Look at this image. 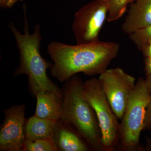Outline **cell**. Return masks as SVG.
<instances>
[{
    "label": "cell",
    "instance_id": "e0dca14e",
    "mask_svg": "<svg viewBox=\"0 0 151 151\" xmlns=\"http://www.w3.org/2000/svg\"><path fill=\"white\" fill-rule=\"evenodd\" d=\"M19 1L23 0H0V5L2 8L9 9Z\"/></svg>",
    "mask_w": 151,
    "mask_h": 151
},
{
    "label": "cell",
    "instance_id": "6da1fadb",
    "mask_svg": "<svg viewBox=\"0 0 151 151\" xmlns=\"http://www.w3.org/2000/svg\"><path fill=\"white\" fill-rule=\"evenodd\" d=\"M119 44L111 41L95 42L75 45L52 41L47 52L53 61L52 76L64 82L78 73L92 76L100 74L118 55Z\"/></svg>",
    "mask_w": 151,
    "mask_h": 151
},
{
    "label": "cell",
    "instance_id": "8fae6325",
    "mask_svg": "<svg viewBox=\"0 0 151 151\" xmlns=\"http://www.w3.org/2000/svg\"><path fill=\"white\" fill-rule=\"evenodd\" d=\"M69 124L61 119L56 122L54 139L59 151H87L88 147L69 128Z\"/></svg>",
    "mask_w": 151,
    "mask_h": 151
},
{
    "label": "cell",
    "instance_id": "9a60e30c",
    "mask_svg": "<svg viewBox=\"0 0 151 151\" xmlns=\"http://www.w3.org/2000/svg\"><path fill=\"white\" fill-rule=\"evenodd\" d=\"M130 40L140 51L151 42V25L136 31L129 35Z\"/></svg>",
    "mask_w": 151,
    "mask_h": 151
},
{
    "label": "cell",
    "instance_id": "7a4b0ae2",
    "mask_svg": "<svg viewBox=\"0 0 151 151\" xmlns=\"http://www.w3.org/2000/svg\"><path fill=\"white\" fill-rule=\"evenodd\" d=\"M24 33H21L11 22L9 27L14 37L19 53V65L14 75L27 76L30 92L36 96L40 91L61 92L60 90L50 79L47 70L52 64L44 59L40 53L42 40L40 25L35 26L33 33L30 34L26 11L24 10Z\"/></svg>",
    "mask_w": 151,
    "mask_h": 151
},
{
    "label": "cell",
    "instance_id": "4fadbf2b",
    "mask_svg": "<svg viewBox=\"0 0 151 151\" xmlns=\"http://www.w3.org/2000/svg\"><path fill=\"white\" fill-rule=\"evenodd\" d=\"M54 138L30 141L25 140L22 151H58Z\"/></svg>",
    "mask_w": 151,
    "mask_h": 151
},
{
    "label": "cell",
    "instance_id": "30bf717a",
    "mask_svg": "<svg viewBox=\"0 0 151 151\" xmlns=\"http://www.w3.org/2000/svg\"><path fill=\"white\" fill-rule=\"evenodd\" d=\"M35 97L37 105L35 116L55 122L60 120L62 110V91H40Z\"/></svg>",
    "mask_w": 151,
    "mask_h": 151
},
{
    "label": "cell",
    "instance_id": "ba28073f",
    "mask_svg": "<svg viewBox=\"0 0 151 151\" xmlns=\"http://www.w3.org/2000/svg\"><path fill=\"white\" fill-rule=\"evenodd\" d=\"M25 105H13L4 111L5 118L0 130V150L22 151L25 140Z\"/></svg>",
    "mask_w": 151,
    "mask_h": 151
},
{
    "label": "cell",
    "instance_id": "7c38bea8",
    "mask_svg": "<svg viewBox=\"0 0 151 151\" xmlns=\"http://www.w3.org/2000/svg\"><path fill=\"white\" fill-rule=\"evenodd\" d=\"M56 122L32 116L27 120L25 127V139L33 141L54 138Z\"/></svg>",
    "mask_w": 151,
    "mask_h": 151
},
{
    "label": "cell",
    "instance_id": "5b68a950",
    "mask_svg": "<svg viewBox=\"0 0 151 151\" xmlns=\"http://www.w3.org/2000/svg\"><path fill=\"white\" fill-rule=\"evenodd\" d=\"M84 94L94 109L101 129L103 149L112 148L119 136V125L100 85L98 78H92L83 84Z\"/></svg>",
    "mask_w": 151,
    "mask_h": 151
},
{
    "label": "cell",
    "instance_id": "44dd1931",
    "mask_svg": "<svg viewBox=\"0 0 151 151\" xmlns=\"http://www.w3.org/2000/svg\"><path fill=\"white\" fill-rule=\"evenodd\" d=\"M146 81L148 85L151 89V76L147 75V78H146Z\"/></svg>",
    "mask_w": 151,
    "mask_h": 151
},
{
    "label": "cell",
    "instance_id": "8992f818",
    "mask_svg": "<svg viewBox=\"0 0 151 151\" xmlns=\"http://www.w3.org/2000/svg\"><path fill=\"white\" fill-rule=\"evenodd\" d=\"M108 10V0H94L76 12L72 29L77 44L99 41V34L107 19Z\"/></svg>",
    "mask_w": 151,
    "mask_h": 151
},
{
    "label": "cell",
    "instance_id": "d6986e66",
    "mask_svg": "<svg viewBox=\"0 0 151 151\" xmlns=\"http://www.w3.org/2000/svg\"><path fill=\"white\" fill-rule=\"evenodd\" d=\"M141 51L146 57L151 58V42L146 45Z\"/></svg>",
    "mask_w": 151,
    "mask_h": 151
},
{
    "label": "cell",
    "instance_id": "277c9868",
    "mask_svg": "<svg viewBox=\"0 0 151 151\" xmlns=\"http://www.w3.org/2000/svg\"><path fill=\"white\" fill-rule=\"evenodd\" d=\"M151 96V89L146 79L139 78L130 94L119 125V138L126 150H134L139 145L146 108Z\"/></svg>",
    "mask_w": 151,
    "mask_h": 151
},
{
    "label": "cell",
    "instance_id": "ac0fdd59",
    "mask_svg": "<svg viewBox=\"0 0 151 151\" xmlns=\"http://www.w3.org/2000/svg\"><path fill=\"white\" fill-rule=\"evenodd\" d=\"M145 65V68L147 75L151 76V58L146 57Z\"/></svg>",
    "mask_w": 151,
    "mask_h": 151
},
{
    "label": "cell",
    "instance_id": "52a82bcc",
    "mask_svg": "<svg viewBox=\"0 0 151 151\" xmlns=\"http://www.w3.org/2000/svg\"><path fill=\"white\" fill-rule=\"evenodd\" d=\"M98 79L113 112L119 120H122L134 88L136 78L122 68H115L105 70Z\"/></svg>",
    "mask_w": 151,
    "mask_h": 151
},
{
    "label": "cell",
    "instance_id": "9c48e42d",
    "mask_svg": "<svg viewBox=\"0 0 151 151\" xmlns=\"http://www.w3.org/2000/svg\"><path fill=\"white\" fill-rule=\"evenodd\" d=\"M151 25V0H136L131 3L122 29L130 35L132 33Z\"/></svg>",
    "mask_w": 151,
    "mask_h": 151
},
{
    "label": "cell",
    "instance_id": "3957f363",
    "mask_svg": "<svg viewBox=\"0 0 151 151\" xmlns=\"http://www.w3.org/2000/svg\"><path fill=\"white\" fill-rule=\"evenodd\" d=\"M83 84L76 74L64 82L60 119L73 126L92 148L103 150L99 122L84 94Z\"/></svg>",
    "mask_w": 151,
    "mask_h": 151
},
{
    "label": "cell",
    "instance_id": "5bb4252c",
    "mask_svg": "<svg viewBox=\"0 0 151 151\" xmlns=\"http://www.w3.org/2000/svg\"><path fill=\"white\" fill-rule=\"evenodd\" d=\"M130 0H108L109 10L107 21L109 22L119 19L127 11Z\"/></svg>",
    "mask_w": 151,
    "mask_h": 151
},
{
    "label": "cell",
    "instance_id": "7402d4cb",
    "mask_svg": "<svg viewBox=\"0 0 151 151\" xmlns=\"http://www.w3.org/2000/svg\"><path fill=\"white\" fill-rule=\"evenodd\" d=\"M136 1V0H130V4H131V3L133 2L134 1Z\"/></svg>",
    "mask_w": 151,
    "mask_h": 151
},
{
    "label": "cell",
    "instance_id": "ffe728a7",
    "mask_svg": "<svg viewBox=\"0 0 151 151\" xmlns=\"http://www.w3.org/2000/svg\"><path fill=\"white\" fill-rule=\"evenodd\" d=\"M147 141L145 146L146 150L151 151V138H147Z\"/></svg>",
    "mask_w": 151,
    "mask_h": 151
},
{
    "label": "cell",
    "instance_id": "2e32d148",
    "mask_svg": "<svg viewBox=\"0 0 151 151\" xmlns=\"http://www.w3.org/2000/svg\"><path fill=\"white\" fill-rule=\"evenodd\" d=\"M144 130L151 131V96L146 108L143 124V130Z\"/></svg>",
    "mask_w": 151,
    "mask_h": 151
}]
</instances>
